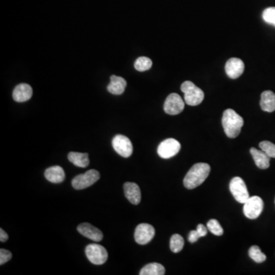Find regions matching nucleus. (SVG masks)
<instances>
[{"mask_svg": "<svg viewBox=\"0 0 275 275\" xmlns=\"http://www.w3.org/2000/svg\"><path fill=\"white\" fill-rule=\"evenodd\" d=\"M126 85V81L123 77L112 75L110 77V83L107 86L108 91L112 94H122L125 91Z\"/></svg>", "mask_w": 275, "mask_h": 275, "instance_id": "16", "label": "nucleus"}, {"mask_svg": "<svg viewBox=\"0 0 275 275\" xmlns=\"http://www.w3.org/2000/svg\"><path fill=\"white\" fill-rule=\"evenodd\" d=\"M155 235L154 227L150 224L141 223L136 227L135 240L139 245H146L152 241Z\"/></svg>", "mask_w": 275, "mask_h": 275, "instance_id": "10", "label": "nucleus"}, {"mask_svg": "<svg viewBox=\"0 0 275 275\" xmlns=\"http://www.w3.org/2000/svg\"><path fill=\"white\" fill-rule=\"evenodd\" d=\"M100 174L96 170H89L86 173L76 176L72 180V186L76 189H84L92 186L99 181Z\"/></svg>", "mask_w": 275, "mask_h": 275, "instance_id": "5", "label": "nucleus"}, {"mask_svg": "<svg viewBox=\"0 0 275 275\" xmlns=\"http://www.w3.org/2000/svg\"><path fill=\"white\" fill-rule=\"evenodd\" d=\"M260 105L264 112H274L275 110V93L270 90L263 92L261 93Z\"/></svg>", "mask_w": 275, "mask_h": 275, "instance_id": "19", "label": "nucleus"}, {"mask_svg": "<svg viewBox=\"0 0 275 275\" xmlns=\"http://www.w3.org/2000/svg\"><path fill=\"white\" fill-rule=\"evenodd\" d=\"M229 189L235 200L240 204H244L250 197L246 184L241 177H236L231 180Z\"/></svg>", "mask_w": 275, "mask_h": 275, "instance_id": "7", "label": "nucleus"}, {"mask_svg": "<svg viewBox=\"0 0 275 275\" xmlns=\"http://www.w3.org/2000/svg\"><path fill=\"white\" fill-rule=\"evenodd\" d=\"M250 153L256 163V166L260 169H267L270 167V158L271 157L264 152L258 150L255 148L250 149Z\"/></svg>", "mask_w": 275, "mask_h": 275, "instance_id": "18", "label": "nucleus"}, {"mask_svg": "<svg viewBox=\"0 0 275 275\" xmlns=\"http://www.w3.org/2000/svg\"><path fill=\"white\" fill-rule=\"evenodd\" d=\"M225 72L228 77L231 79H237L242 74L245 70L244 62L240 58L232 57L228 60L225 64Z\"/></svg>", "mask_w": 275, "mask_h": 275, "instance_id": "12", "label": "nucleus"}, {"mask_svg": "<svg viewBox=\"0 0 275 275\" xmlns=\"http://www.w3.org/2000/svg\"><path fill=\"white\" fill-rule=\"evenodd\" d=\"M200 236L197 230H192L189 232V236H188V240L189 242H196L197 240L200 239Z\"/></svg>", "mask_w": 275, "mask_h": 275, "instance_id": "29", "label": "nucleus"}, {"mask_svg": "<svg viewBox=\"0 0 275 275\" xmlns=\"http://www.w3.org/2000/svg\"><path fill=\"white\" fill-rule=\"evenodd\" d=\"M134 66L138 71H146L152 68V61L149 57H140L136 60Z\"/></svg>", "mask_w": 275, "mask_h": 275, "instance_id": "24", "label": "nucleus"}, {"mask_svg": "<svg viewBox=\"0 0 275 275\" xmlns=\"http://www.w3.org/2000/svg\"><path fill=\"white\" fill-rule=\"evenodd\" d=\"M9 240V236L2 229H0V241L2 242H6Z\"/></svg>", "mask_w": 275, "mask_h": 275, "instance_id": "31", "label": "nucleus"}, {"mask_svg": "<svg viewBox=\"0 0 275 275\" xmlns=\"http://www.w3.org/2000/svg\"><path fill=\"white\" fill-rule=\"evenodd\" d=\"M124 193L125 197L131 204L138 205L141 202V190L136 183L126 182L124 184Z\"/></svg>", "mask_w": 275, "mask_h": 275, "instance_id": "14", "label": "nucleus"}, {"mask_svg": "<svg viewBox=\"0 0 275 275\" xmlns=\"http://www.w3.org/2000/svg\"><path fill=\"white\" fill-rule=\"evenodd\" d=\"M86 257L92 264L101 265L107 261L108 252L102 245L90 244L85 248Z\"/></svg>", "mask_w": 275, "mask_h": 275, "instance_id": "4", "label": "nucleus"}, {"mask_svg": "<svg viewBox=\"0 0 275 275\" xmlns=\"http://www.w3.org/2000/svg\"><path fill=\"white\" fill-rule=\"evenodd\" d=\"M264 22L275 26V7L267 8L262 13Z\"/></svg>", "mask_w": 275, "mask_h": 275, "instance_id": "27", "label": "nucleus"}, {"mask_svg": "<svg viewBox=\"0 0 275 275\" xmlns=\"http://www.w3.org/2000/svg\"><path fill=\"white\" fill-rule=\"evenodd\" d=\"M12 253L6 249L1 248L0 249V264H6L8 261H10L12 258Z\"/></svg>", "mask_w": 275, "mask_h": 275, "instance_id": "28", "label": "nucleus"}, {"mask_svg": "<svg viewBox=\"0 0 275 275\" xmlns=\"http://www.w3.org/2000/svg\"><path fill=\"white\" fill-rule=\"evenodd\" d=\"M165 274V267L159 263H150L146 264L140 272V275H164Z\"/></svg>", "mask_w": 275, "mask_h": 275, "instance_id": "21", "label": "nucleus"}, {"mask_svg": "<svg viewBox=\"0 0 275 275\" xmlns=\"http://www.w3.org/2000/svg\"><path fill=\"white\" fill-rule=\"evenodd\" d=\"M68 160L78 168H86L89 166V155L87 153L70 152L68 154Z\"/></svg>", "mask_w": 275, "mask_h": 275, "instance_id": "20", "label": "nucleus"}, {"mask_svg": "<svg viewBox=\"0 0 275 275\" xmlns=\"http://www.w3.org/2000/svg\"><path fill=\"white\" fill-rule=\"evenodd\" d=\"M33 88L27 84H21L16 86L13 90V97L18 103L26 102L33 97Z\"/></svg>", "mask_w": 275, "mask_h": 275, "instance_id": "15", "label": "nucleus"}, {"mask_svg": "<svg viewBox=\"0 0 275 275\" xmlns=\"http://www.w3.org/2000/svg\"><path fill=\"white\" fill-rule=\"evenodd\" d=\"M210 172V166L206 163H197L193 165L184 179V185L187 189H192L200 186Z\"/></svg>", "mask_w": 275, "mask_h": 275, "instance_id": "1", "label": "nucleus"}, {"mask_svg": "<svg viewBox=\"0 0 275 275\" xmlns=\"http://www.w3.org/2000/svg\"><path fill=\"white\" fill-rule=\"evenodd\" d=\"M184 245V240L182 236L178 234H174L172 236L170 240V248L173 253H178L182 251Z\"/></svg>", "mask_w": 275, "mask_h": 275, "instance_id": "22", "label": "nucleus"}, {"mask_svg": "<svg viewBox=\"0 0 275 275\" xmlns=\"http://www.w3.org/2000/svg\"><path fill=\"white\" fill-rule=\"evenodd\" d=\"M181 89L184 93V101L188 105L196 106L203 102L204 99V91L191 81H187L183 83Z\"/></svg>", "mask_w": 275, "mask_h": 275, "instance_id": "3", "label": "nucleus"}, {"mask_svg": "<svg viewBox=\"0 0 275 275\" xmlns=\"http://www.w3.org/2000/svg\"><path fill=\"white\" fill-rule=\"evenodd\" d=\"M243 204V212L247 218L255 220L262 213L264 202L261 197L258 196L249 197Z\"/></svg>", "mask_w": 275, "mask_h": 275, "instance_id": "6", "label": "nucleus"}, {"mask_svg": "<svg viewBox=\"0 0 275 275\" xmlns=\"http://www.w3.org/2000/svg\"><path fill=\"white\" fill-rule=\"evenodd\" d=\"M45 177L50 182L58 184L65 181V171L60 166L51 167L45 171Z\"/></svg>", "mask_w": 275, "mask_h": 275, "instance_id": "17", "label": "nucleus"}, {"mask_svg": "<svg viewBox=\"0 0 275 275\" xmlns=\"http://www.w3.org/2000/svg\"><path fill=\"white\" fill-rule=\"evenodd\" d=\"M261 150L264 151L270 157L275 158V145L269 141H263L259 144Z\"/></svg>", "mask_w": 275, "mask_h": 275, "instance_id": "26", "label": "nucleus"}, {"mask_svg": "<svg viewBox=\"0 0 275 275\" xmlns=\"http://www.w3.org/2000/svg\"><path fill=\"white\" fill-rule=\"evenodd\" d=\"M113 149L120 156L129 157L133 153V146L129 138L122 135H117L113 138Z\"/></svg>", "mask_w": 275, "mask_h": 275, "instance_id": "9", "label": "nucleus"}, {"mask_svg": "<svg viewBox=\"0 0 275 275\" xmlns=\"http://www.w3.org/2000/svg\"><path fill=\"white\" fill-rule=\"evenodd\" d=\"M222 124L225 135L230 138H235L240 134L244 125V120L236 111L228 109L224 111Z\"/></svg>", "mask_w": 275, "mask_h": 275, "instance_id": "2", "label": "nucleus"}, {"mask_svg": "<svg viewBox=\"0 0 275 275\" xmlns=\"http://www.w3.org/2000/svg\"><path fill=\"white\" fill-rule=\"evenodd\" d=\"M181 149V144L177 140L168 138L160 144L157 148V154L164 159H168L178 154Z\"/></svg>", "mask_w": 275, "mask_h": 275, "instance_id": "8", "label": "nucleus"}, {"mask_svg": "<svg viewBox=\"0 0 275 275\" xmlns=\"http://www.w3.org/2000/svg\"><path fill=\"white\" fill-rule=\"evenodd\" d=\"M184 109V100L177 93H172L167 97L164 104V110L168 115H178L182 113Z\"/></svg>", "mask_w": 275, "mask_h": 275, "instance_id": "11", "label": "nucleus"}, {"mask_svg": "<svg viewBox=\"0 0 275 275\" xmlns=\"http://www.w3.org/2000/svg\"><path fill=\"white\" fill-rule=\"evenodd\" d=\"M77 231L84 237L88 238L94 241H100L103 238V234L101 230L87 223L80 224L77 227Z\"/></svg>", "mask_w": 275, "mask_h": 275, "instance_id": "13", "label": "nucleus"}, {"mask_svg": "<svg viewBox=\"0 0 275 275\" xmlns=\"http://www.w3.org/2000/svg\"><path fill=\"white\" fill-rule=\"evenodd\" d=\"M206 226H207L208 230L212 232L215 236H220L224 233L223 229L220 225L218 220H214V219L209 220Z\"/></svg>", "mask_w": 275, "mask_h": 275, "instance_id": "25", "label": "nucleus"}, {"mask_svg": "<svg viewBox=\"0 0 275 275\" xmlns=\"http://www.w3.org/2000/svg\"><path fill=\"white\" fill-rule=\"evenodd\" d=\"M248 256L256 263H262L266 260V256L257 245H253L249 248Z\"/></svg>", "mask_w": 275, "mask_h": 275, "instance_id": "23", "label": "nucleus"}, {"mask_svg": "<svg viewBox=\"0 0 275 275\" xmlns=\"http://www.w3.org/2000/svg\"><path fill=\"white\" fill-rule=\"evenodd\" d=\"M207 228H206L205 225H203V224H199L197 225V231L198 232L200 237H204V236H206L207 235Z\"/></svg>", "mask_w": 275, "mask_h": 275, "instance_id": "30", "label": "nucleus"}]
</instances>
